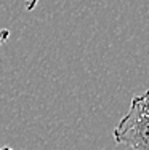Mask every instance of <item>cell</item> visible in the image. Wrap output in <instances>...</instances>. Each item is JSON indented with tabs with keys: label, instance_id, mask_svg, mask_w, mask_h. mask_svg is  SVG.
<instances>
[{
	"label": "cell",
	"instance_id": "1",
	"mask_svg": "<svg viewBox=\"0 0 149 150\" xmlns=\"http://www.w3.org/2000/svg\"><path fill=\"white\" fill-rule=\"evenodd\" d=\"M112 134L117 144H125L132 150H149V90L132 99Z\"/></svg>",
	"mask_w": 149,
	"mask_h": 150
},
{
	"label": "cell",
	"instance_id": "2",
	"mask_svg": "<svg viewBox=\"0 0 149 150\" xmlns=\"http://www.w3.org/2000/svg\"><path fill=\"white\" fill-rule=\"evenodd\" d=\"M10 37V30L8 29H0V46L5 43Z\"/></svg>",
	"mask_w": 149,
	"mask_h": 150
},
{
	"label": "cell",
	"instance_id": "3",
	"mask_svg": "<svg viewBox=\"0 0 149 150\" xmlns=\"http://www.w3.org/2000/svg\"><path fill=\"white\" fill-rule=\"evenodd\" d=\"M37 2H38V0H29V2H27V6H26L27 11L34 10V8H35V5H37Z\"/></svg>",
	"mask_w": 149,
	"mask_h": 150
},
{
	"label": "cell",
	"instance_id": "4",
	"mask_svg": "<svg viewBox=\"0 0 149 150\" xmlns=\"http://www.w3.org/2000/svg\"><path fill=\"white\" fill-rule=\"evenodd\" d=\"M0 150H13V149H11V147H2Z\"/></svg>",
	"mask_w": 149,
	"mask_h": 150
}]
</instances>
